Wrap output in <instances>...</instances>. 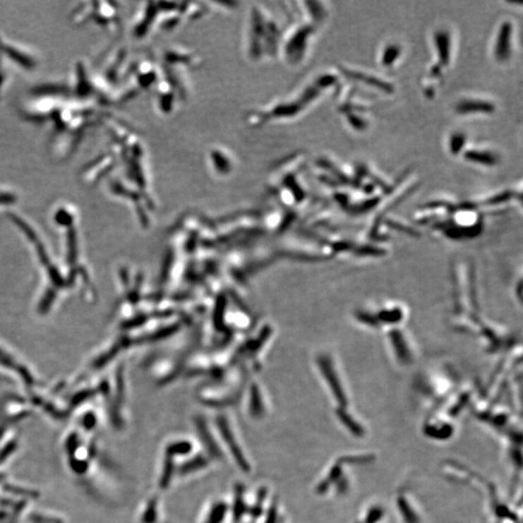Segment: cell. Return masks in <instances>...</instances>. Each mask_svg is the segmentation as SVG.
I'll list each match as a JSON object with an SVG mask.
<instances>
[{"mask_svg": "<svg viewBox=\"0 0 523 523\" xmlns=\"http://www.w3.org/2000/svg\"><path fill=\"white\" fill-rule=\"evenodd\" d=\"M467 143V137L463 133H454L450 138V152L452 155H459Z\"/></svg>", "mask_w": 523, "mask_h": 523, "instance_id": "13", "label": "cell"}, {"mask_svg": "<svg viewBox=\"0 0 523 523\" xmlns=\"http://www.w3.org/2000/svg\"><path fill=\"white\" fill-rule=\"evenodd\" d=\"M342 73L344 76L349 78V79L358 80V82L363 83L377 90L385 91V92L391 93L394 92L395 88L392 85L389 83L385 82L383 80L377 79V78L371 76V75L364 74V73L350 71V70L342 68Z\"/></svg>", "mask_w": 523, "mask_h": 523, "instance_id": "7", "label": "cell"}, {"mask_svg": "<svg viewBox=\"0 0 523 523\" xmlns=\"http://www.w3.org/2000/svg\"><path fill=\"white\" fill-rule=\"evenodd\" d=\"M160 78L156 83L155 106L160 114H173L188 95V74L199 64L189 52L168 49L162 54Z\"/></svg>", "mask_w": 523, "mask_h": 523, "instance_id": "1", "label": "cell"}, {"mask_svg": "<svg viewBox=\"0 0 523 523\" xmlns=\"http://www.w3.org/2000/svg\"><path fill=\"white\" fill-rule=\"evenodd\" d=\"M306 5L307 13H308L309 17L313 20L314 23L322 22L323 20L326 18V10L323 7L322 4L317 1H307L303 4Z\"/></svg>", "mask_w": 523, "mask_h": 523, "instance_id": "11", "label": "cell"}, {"mask_svg": "<svg viewBox=\"0 0 523 523\" xmlns=\"http://www.w3.org/2000/svg\"><path fill=\"white\" fill-rule=\"evenodd\" d=\"M314 30L311 25L284 28L281 39L279 59L284 61L289 66L300 65L306 56L308 40Z\"/></svg>", "mask_w": 523, "mask_h": 523, "instance_id": "4", "label": "cell"}, {"mask_svg": "<svg viewBox=\"0 0 523 523\" xmlns=\"http://www.w3.org/2000/svg\"><path fill=\"white\" fill-rule=\"evenodd\" d=\"M337 82V78L334 75H323L304 88L298 95L278 98L261 109L251 112L248 116L249 124L261 126L265 124L295 119L322 95L323 90L332 87Z\"/></svg>", "mask_w": 523, "mask_h": 523, "instance_id": "3", "label": "cell"}, {"mask_svg": "<svg viewBox=\"0 0 523 523\" xmlns=\"http://www.w3.org/2000/svg\"><path fill=\"white\" fill-rule=\"evenodd\" d=\"M400 52H402V49H400L399 46L395 45V44L387 46L386 49H384L383 54H382L381 64L385 67L392 66L399 57Z\"/></svg>", "mask_w": 523, "mask_h": 523, "instance_id": "12", "label": "cell"}, {"mask_svg": "<svg viewBox=\"0 0 523 523\" xmlns=\"http://www.w3.org/2000/svg\"><path fill=\"white\" fill-rule=\"evenodd\" d=\"M459 114H493L495 111V106L493 103L483 100H464L457 104L455 108Z\"/></svg>", "mask_w": 523, "mask_h": 523, "instance_id": "8", "label": "cell"}, {"mask_svg": "<svg viewBox=\"0 0 523 523\" xmlns=\"http://www.w3.org/2000/svg\"><path fill=\"white\" fill-rule=\"evenodd\" d=\"M434 44L439 56V64L447 66L451 59V37L449 32L444 30L437 31L434 35Z\"/></svg>", "mask_w": 523, "mask_h": 523, "instance_id": "9", "label": "cell"}, {"mask_svg": "<svg viewBox=\"0 0 523 523\" xmlns=\"http://www.w3.org/2000/svg\"><path fill=\"white\" fill-rule=\"evenodd\" d=\"M440 73H441V67H440V64H437L435 66L433 67V70H431V75H433V76H439Z\"/></svg>", "mask_w": 523, "mask_h": 523, "instance_id": "15", "label": "cell"}, {"mask_svg": "<svg viewBox=\"0 0 523 523\" xmlns=\"http://www.w3.org/2000/svg\"><path fill=\"white\" fill-rule=\"evenodd\" d=\"M463 156L468 162L486 166V167H493L498 164L497 156L486 150H467Z\"/></svg>", "mask_w": 523, "mask_h": 523, "instance_id": "10", "label": "cell"}, {"mask_svg": "<svg viewBox=\"0 0 523 523\" xmlns=\"http://www.w3.org/2000/svg\"><path fill=\"white\" fill-rule=\"evenodd\" d=\"M512 23L505 22L502 23L497 35L494 56L499 62L508 61L512 54Z\"/></svg>", "mask_w": 523, "mask_h": 523, "instance_id": "6", "label": "cell"}, {"mask_svg": "<svg viewBox=\"0 0 523 523\" xmlns=\"http://www.w3.org/2000/svg\"><path fill=\"white\" fill-rule=\"evenodd\" d=\"M347 121L350 124V126L354 129L358 130V131H363V130L368 127L366 119H363L361 116H359L354 112L353 113H347Z\"/></svg>", "mask_w": 523, "mask_h": 523, "instance_id": "14", "label": "cell"}, {"mask_svg": "<svg viewBox=\"0 0 523 523\" xmlns=\"http://www.w3.org/2000/svg\"><path fill=\"white\" fill-rule=\"evenodd\" d=\"M283 31L284 27L269 9L262 5H251L244 30L246 59L253 64H263L279 57Z\"/></svg>", "mask_w": 523, "mask_h": 523, "instance_id": "2", "label": "cell"}, {"mask_svg": "<svg viewBox=\"0 0 523 523\" xmlns=\"http://www.w3.org/2000/svg\"><path fill=\"white\" fill-rule=\"evenodd\" d=\"M231 153L222 148H215L209 153V164L213 173L220 176L230 174L235 167Z\"/></svg>", "mask_w": 523, "mask_h": 523, "instance_id": "5", "label": "cell"}]
</instances>
